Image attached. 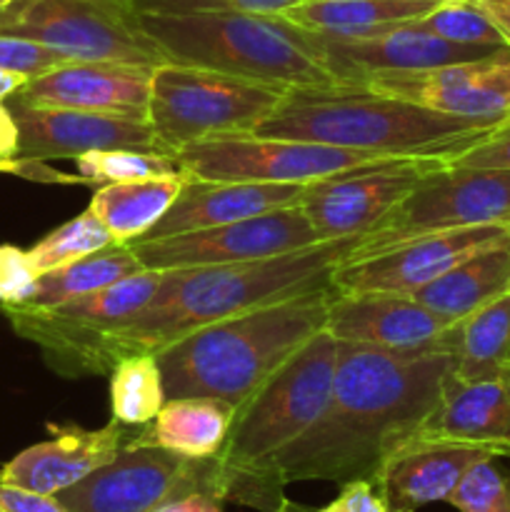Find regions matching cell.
<instances>
[{"mask_svg": "<svg viewBox=\"0 0 510 512\" xmlns=\"http://www.w3.org/2000/svg\"><path fill=\"white\" fill-rule=\"evenodd\" d=\"M453 355H405L338 340L333 390L318 423L270 465L278 488L300 480H373L438 405Z\"/></svg>", "mask_w": 510, "mask_h": 512, "instance_id": "6da1fadb", "label": "cell"}, {"mask_svg": "<svg viewBox=\"0 0 510 512\" xmlns=\"http://www.w3.org/2000/svg\"><path fill=\"white\" fill-rule=\"evenodd\" d=\"M358 243L360 238H343L263 260L163 270L153 300L103 340L100 375H110L128 355L160 353L205 325L333 288V273Z\"/></svg>", "mask_w": 510, "mask_h": 512, "instance_id": "7a4b0ae2", "label": "cell"}, {"mask_svg": "<svg viewBox=\"0 0 510 512\" xmlns=\"http://www.w3.org/2000/svg\"><path fill=\"white\" fill-rule=\"evenodd\" d=\"M498 123L463 120L410 100L373 90L365 83L290 88L255 135L335 145L383 158L450 163Z\"/></svg>", "mask_w": 510, "mask_h": 512, "instance_id": "3957f363", "label": "cell"}, {"mask_svg": "<svg viewBox=\"0 0 510 512\" xmlns=\"http://www.w3.org/2000/svg\"><path fill=\"white\" fill-rule=\"evenodd\" d=\"M333 288L205 325L158 355L165 400L220 398L235 410L325 328Z\"/></svg>", "mask_w": 510, "mask_h": 512, "instance_id": "277c9868", "label": "cell"}, {"mask_svg": "<svg viewBox=\"0 0 510 512\" xmlns=\"http://www.w3.org/2000/svg\"><path fill=\"white\" fill-rule=\"evenodd\" d=\"M338 340L320 330L285 360L238 410L218 458L220 500L273 512L285 498L270 465L325 413Z\"/></svg>", "mask_w": 510, "mask_h": 512, "instance_id": "5b68a950", "label": "cell"}, {"mask_svg": "<svg viewBox=\"0 0 510 512\" xmlns=\"http://www.w3.org/2000/svg\"><path fill=\"white\" fill-rule=\"evenodd\" d=\"M168 63L218 70L275 88H323L340 80L320 63L313 35L283 15L135 13Z\"/></svg>", "mask_w": 510, "mask_h": 512, "instance_id": "8992f818", "label": "cell"}, {"mask_svg": "<svg viewBox=\"0 0 510 512\" xmlns=\"http://www.w3.org/2000/svg\"><path fill=\"white\" fill-rule=\"evenodd\" d=\"M285 88L193 65L160 63L150 73L148 123L175 155L215 135L253 133L273 115Z\"/></svg>", "mask_w": 510, "mask_h": 512, "instance_id": "52a82bcc", "label": "cell"}, {"mask_svg": "<svg viewBox=\"0 0 510 512\" xmlns=\"http://www.w3.org/2000/svg\"><path fill=\"white\" fill-rule=\"evenodd\" d=\"M163 270H140L103 290L35 308V305H0L20 338L43 350V358L68 378L100 375V345L115 328L128 323L153 300Z\"/></svg>", "mask_w": 510, "mask_h": 512, "instance_id": "ba28073f", "label": "cell"}, {"mask_svg": "<svg viewBox=\"0 0 510 512\" xmlns=\"http://www.w3.org/2000/svg\"><path fill=\"white\" fill-rule=\"evenodd\" d=\"M510 223V170L443 168L425 175L388 218L360 238L345 263L388 253L415 238Z\"/></svg>", "mask_w": 510, "mask_h": 512, "instance_id": "9c48e42d", "label": "cell"}, {"mask_svg": "<svg viewBox=\"0 0 510 512\" xmlns=\"http://www.w3.org/2000/svg\"><path fill=\"white\" fill-rule=\"evenodd\" d=\"M190 175L200 180H243V183L313 185L353 170L388 168L400 158L308 143V140L268 138L255 133L215 135L198 140L173 155ZM423 160V158H420Z\"/></svg>", "mask_w": 510, "mask_h": 512, "instance_id": "30bf717a", "label": "cell"}, {"mask_svg": "<svg viewBox=\"0 0 510 512\" xmlns=\"http://www.w3.org/2000/svg\"><path fill=\"white\" fill-rule=\"evenodd\" d=\"M0 33L33 40L78 63L155 68L168 63L130 8L90 0H18L0 13Z\"/></svg>", "mask_w": 510, "mask_h": 512, "instance_id": "8fae6325", "label": "cell"}, {"mask_svg": "<svg viewBox=\"0 0 510 512\" xmlns=\"http://www.w3.org/2000/svg\"><path fill=\"white\" fill-rule=\"evenodd\" d=\"M195 493L220 500L218 458L125 443L110 463L55 498L68 512H155Z\"/></svg>", "mask_w": 510, "mask_h": 512, "instance_id": "7c38bea8", "label": "cell"}, {"mask_svg": "<svg viewBox=\"0 0 510 512\" xmlns=\"http://www.w3.org/2000/svg\"><path fill=\"white\" fill-rule=\"evenodd\" d=\"M318 243V235H315L303 205L298 203L290 208L273 210V213L238 220V223L218 225V228L193 230V233L168 235V238L135 240L130 243V248L138 255L145 270H180L263 260Z\"/></svg>", "mask_w": 510, "mask_h": 512, "instance_id": "4fadbf2b", "label": "cell"}, {"mask_svg": "<svg viewBox=\"0 0 510 512\" xmlns=\"http://www.w3.org/2000/svg\"><path fill=\"white\" fill-rule=\"evenodd\" d=\"M448 165L445 160H405L388 168L353 170L338 178L318 180L305 190L303 205L320 243L363 238L378 228L390 210L428 173Z\"/></svg>", "mask_w": 510, "mask_h": 512, "instance_id": "5bb4252c", "label": "cell"}, {"mask_svg": "<svg viewBox=\"0 0 510 512\" xmlns=\"http://www.w3.org/2000/svg\"><path fill=\"white\" fill-rule=\"evenodd\" d=\"M313 35L318 58L340 83H368L385 73H418L453 63L488 58L503 48L458 45L440 35L408 23L385 25L370 33L340 38V35Z\"/></svg>", "mask_w": 510, "mask_h": 512, "instance_id": "9a60e30c", "label": "cell"}, {"mask_svg": "<svg viewBox=\"0 0 510 512\" xmlns=\"http://www.w3.org/2000/svg\"><path fill=\"white\" fill-rule=\"evenodd\" d=\"M505 225L448 230L415 238L388 253L350 260L333 273L335 293H395L413 295L463 260L483 250L508 245Z\"/></svg>", "mask_w": 510, "mask_h": 512, "instance_id": "2e32d148", "label": "cell"}, {"mask_svg": "<svg viewBox=\"0 0 510 512\" xmlns=\"http://www.w3.org/2000/svg\"><path fill=\"white\" fill-rule=\"evenodd\" d=\"M325 333L345 343L373 345L405 355H453L455 323L425 308L413 295L335 293Z\"/></svg>", "mask_w": 510, "mask_h": 512, "instance_id": "e0dca14e", "label": "cell"}, {"mask_svg": "<svg viewBox=\"0 0 510 512\" xmlns=\"http://www.w3.org/2000/svg\"><path fill=\"white\" fill-rule=\"evenodd\" d=\"M365 85L455 118L500 123L510 118V50L418 73L375 75Z\"/></svg>", "mask_w": 510, "mask_h": 512, "instance_id": "ac0fdd59", "label": "cell"}, {"mask_svg": "<svg viewBox=\"0 0 510 512\" xmlns=\"http://www.w3.org/2000/svg\"><path fill=\"white\" fill-rule=\"evenodd\" d=\"M8 100V108L13 110L20 128L18 158L45 163L53 158H80L93 150L115 148L170 155L148 120L73 108H35L15 98Z\"/></svg>", "mask_w": 510, "mask_h": 512, "instance_id": "d6986e66", "label": "cell"}, {"mask_svg": "<svg viewBox=\"0 0 510 512\" xmlns=\"http://www.w3.org/2000/svg\"><path fill=\"white\" fill-rule=\"evenodd\" d=\"M150 73L145 65L68 63L35 75L13 98L35 108H73L148 120Z\"/></svg>", "mask_w": 510, "mask_h": 512, "instance_id": "ffe728a7", "label": "cell"}, {"mask_svg": "<svg viewBox=\"0 0 510 512\" xmlns=\"http://www.w3.org/2000/svg\"><path fill=\"white\" fill-rule=\"evenodd\" d=\"M53 438L30 445L0 468V485L30 490L40 495H58L88 478L115 458L133 438V428L110 420L98 430L75 425H48Z\"/></svg>", "mask_w": 510, "mask_h": 512, "instance_id": "44dd1931", "label": "cell"}, {"mask_svg": "<svg viewBox=\"0 0 510 512\" xmlns=\"http://www.w3.org/2000/svg\"><path fill=\"white\" fill-rule=\"evenodd\" d=\"M488 458L498 455L480 445L408 438L385 455L375 470L373 485L390 510L415 512L430 503H448L463 475Z\"/></svg>", "mask_w": 510, "mask_h": 512, "instance_id": "7402d4cb", "label": "cell"}, {"mask_svg": "<svg viewBox=\"0 0 510 512\" xmlns=\"http://www.w3.org/2000/svg\"><path fill=\"white\" fill-rule=\"evenodd\" d=\"M413 438L480 445L498 458H510V368L475 383L450 370L438 405Z\"/></svg>", "mask_w": 510, "mask_h": 512, "instance_id": "603a6c76", "label": "cell"}, {"mask_svg": "<svg viewBox=\"0 0 510 512\" xmlns=\"http://www.w3.org/2000/svg\"><path fill=\"white\" fill-rule=\"evenodd\" d=\"M305 190H308V185L193 178L180 190L163 220L140 240L218 228V225L238 223V220L255 218V215L290 208V205H298L303 200Z\"/></svg>", "mask_w": 510, "mask_h": 512, "instance_id": "cb8c5ba5", "label": "cell"}, {"mask_svg": "<svg viewBox=\"0 0 510 512\" xmlns=\"http://www.w3.org/2000/svg\"><path fill=\"white\" fill-rule=\"evenodd\" d=\"M235 408L220 398L165 400L153 420L135 428L130 445H153L185 458H215L228 440Z\"/></svg>", "mask_w": 510, "mask_h": 512, "instance_id": "d4e9b609", "label": "cell"}, {"mask_svg": "<svg viewBox=\"0 0 510 512\" xmlns=\"http://www.w3.org/2000/svg\"><path fill=\"white\" fill-rule=\"evenodd\" d=\"M188 170L160 178L125 180L93 188L90 213L98 215L100 223L110 230L115 243H135L145 238L163 220L180 190L193 180Z\"/></svg>", "mask_w": 510, "mask_h": 512, "instance_id": "484cf974", "label": "cell"}, {"mask_svg": "<svg viewBox=\"0 0 510 512\" xmlns=\"http://www.w3.org/2000/svg\"><path fill=\"white\" fill-rule=\"evenodd\" d=\"M510 285V243L498 248L483 250L473 258L463 260L440 278L430 280L413 298L443 318L458 320L468 318L485 303L503 295Z\"/></svg>", "mask_w": 510, "mask_h": 512, "instance_id": "4316f807", "label": "cell"}, {"mask_svg": "<svg viewBox=\"0 0 510 512\" xmlns=\"http://www.w3.org/2000/svg\"><path fill=\"white\" fill-rule=\"evenodd\" d=\"M438 3L440 0H300L285 10L283 18L308 33L353 38L385 25L423 18Z\"/></svg>", "mask_w": 510, "mask_h": 512, "instance_id": "83f0119b", "label": "cell"}, {"mask_svg": "<svg viewBox=\"0 0 510 512\" xmlns=\"http://www.w3.org/2000/svg\"><path fill=\"white\" fill-rule=\"evenodd\" d=\"M455 375L493 380L510 368V290L455 323Z\"/></svg>", "mask_w": 510, "mask_h": 512, "instance_id": "f1b7e54d", "label": "cell"}, {"mask_svg": "<svg viewBox=\"0 0 510 512\" xmlns=\"http://www.w3.org/2000/svg\"><path fill=\"white\" fill-rule=\"evenodd\" d=\"M140 270L145 268L140 265L133 248L128 243H113L108 248L98 250V253L85 255V258L65 265V268L40 275L33 295L23 305L50 308V305L68 303V300L83 298V295L95 293V290L108 288V285L140 273Z\"/></svg>", "mask_w": 510, "mask_h": 512, "instance_id": "f546056e", "label": "cell"}, {"mask_svg": "<svg viewBox=\"0 0 510 512\" xmlns=\"http://www.w3.org/2000/svg\"><path fill=\"white\" fill-rule=\"evenodd\" d=\"M165 403L158 355L138 353L118 360L110 370V413L128 428H143Z\"/></svg>", "mask_w": 510, "mask_h": 512, "instance_id": "4dcf8cb0", "label": "cell"}, {"mask_svg": "<svg viewBox=\"0 0 510 512\" xmlns=\"http://www.w3.org/2000/svg\"><path fill=\"white\" fill-rule=\"evenodd\" d=\"M113 235L98 220V215L85 210L83 215L73 218L70 223L60 225L58 230L45 235L40 243H35L28 250L30 263L40 275L50 273V270L65 268V265L75 263V260L93 255L98 250L113 245Z\"/></svg>", "mask_w": 510, "mask_h": 512, "instance_id": "1f68e13d", "label": "cell"}, {"mask_svg": "<svg viewBox=\"0 0 510 512\" xmlns=\"http://www.w3.org/2000/svg\"><path fill=\"white\" fill-rule=\"evenodd\" d=\"M75 160H78V175L88 180L90 188L108 183H125V180L160 178V175H173L185 170L170 155L140 153V150L130 148L93 150V153H85Z\"/></svg>", "mask_w": 510, "mask_h": 512, "instance_id": "d6a6232c", "label": "cell"}, {"mask_svg": "<svg viewBox=\"0 0 510 512\" xmlns=\"http://www.w3.org/2000/svg\"><path fill=\"white\" fill-rule=\"evenodd\" d=\"M418 28L440 35L458 45H480V48H505V40L493 20L473 0H440L428 15L413 20Z\"/></svg>", "mask_w": 510, "mask_h": 512, "instance_id": "836d02e7", "label": "cell"}, {"mask_svg": "<svg viewBox=\"0 0 510 512\" xmlns=\"http://www.w3.org/2000/svg\"><path fill=\"white\" fill-rule=\"evenodd\" d=\"M495 460L475 463L453 490L448 505L460 512H510V473L498 468Z\"/></svg>", "mask_w": 510, "mask_h": 512, "instance_id": "e575fe53", "label": "cell"}, {"mask_svg": "<svg viewBox=\"0 0 510 512\" xmlns=\"http://www.w3.org/2000/svg\"><path fill=\"white\" fill-rule=\"evenodd\" d=\"M300 0H133V13L190 15V13H250L283 15Z\"/></svg>", "mask_w": 510, "mask_h": 512, "instance_id": "d590c367", "label": "cell"}, {"mask_svg": "<svg viewBox=\"0 0 510 512\" xmlns=\"http://www.w3.org/2000/svg\"><path fill=\"white\" fill-rule=\"evenodd\" d=\"M63 63H68V58L45 48V45L0 33V68L3 70H13V73L35 78V75L48 73V70L58 68Z\"/></svg>", "mask_w": 510, "mask_h": 512, "instance_id": "8d00e7d4", "label": "cell"}, {"mask_svg": "<svg viewBox=\"0 0 510 512\" xmlns=\"http://www.w3.org/2000/svg\"><path fill=\"white\" fill-rule=\"evenodd\" d=\"M40 273L30 263L28 250L0 245V305H23L33 295Z\"/></svg>", "mask_w": 510, "mask_h": 512, "instance_id": "74e56055", "label": "cell"}, {"mask_svg": "<svg viewBox=\"0 0 510 512\" xmlns=\"http://www.w3.org/2000/svg\"><path fill=\"white\" fill-rule=\"evenodd\" d=\"M448 165L473 170H510V118L500 120L478 143L470 145Z\"/></svg>", "mask_w": 510, "mask_h": 512, "instance_id": "f35d334b", "label": "cell"}, {"mask_svg": "<svg viewBox=\"0 0 510 512\" xmlns=\"http://www.w3.org/2000/svg\"><path fill=\"white\" fill-rule=\"evenodd\" d=\"M318 512H390V508L373 480H350L343 485L338 498Z\"/></svg>", "mask_w": 510, "mask_h": 512, "instance_id": "ab89813d", "label": "cell"}, {"mask_svg": "<svg viewBox=\"0 0 510 512\" xmlns=\"http://www.w3.org/2000/svg\"><path fill=\"white\" fill-rule=\"evenodd\" d=\"M0 512H68L55 495L30 493V490L0 485Z\"/></svg>", "mask_w": 510, "mask_h": 512, "instance_id": "60d3db41", "label": "cell"}, {"mask_svg": "<svg viewBox=\"0 0 510 512\" xmlns=\"http://www.w3.org/2000/svg\"><path fill=\"white\" fill-rule=\"evenodd\" d=\"M20 148V128L15 120L13 110L5 103H0V158L10 160L18 158Z\"/></svg>", "mask_w": 510, "mask_h": 512, "instance_id": "b9f144b4", "label": "cell"}, {"mask_svg": "<svg viewBox=\"0 0 510 512\" xmlns=\"http://www.w3.org/2000/svg\"><path fill=\"white\" fill-rule=\"evenodd\" d=\"M155 512H223V500L213 498L208 493H195L170 505H163Z\"/></svg>", "mask_w": 510, "mask_h": 512, "instance_id": "7bdbcfd3", "label": "cell"}, {"mask_svg": "<svg viewBox=\"0 0 510 512\" xmlns=\"http://www.w3.org/2000/svg\"><path fill=\"white\" fill-rule=\"evenodd\" d=\"M473 3L480 5L483 13L493 20L495 28L503 35L505 48L510 50V0H473Z\"/></svg>", "mask_w": 510, "mask_h": 512, "instance_id": "ee69618b", "label": "cell"}, {"mask_svg": "<svg viewBox=\"0 0 510 512\" xmlns=\"http://www.w3.org/2000/svg\"><path fill=\"white\" fill-rule=\"evenodd\" d=\"M28 75L23 73H13V70H3L0 68V103L8 98H13L15 93H20V90L25 88V83H28Z\"/></svg>", "mask_w": 510, "mask_h": 512, "instance_id": "f6af8a7d", "label": "cell"}, {"mask_svg": "<svg viewBox=\"0 0 510 512\" xmlns=\"http://www.w3.org/2000/svg\"><path fill=\"white\" fill-rule=\"evenodd\" d=\"M273 512H318V510H313V508H308V505H300V503H293V500L283 498V500H280L278 508H275Z\"/></svg>", "mask_w": 510, "mask_h": 512, "instance_id": "bcb514c9", "label": "cell"}, {"mask_svg": "<svg viewBox=\"0 0 510 512\" xmlns=\"http://www.w3.org/2000/svg\"><path fill=\"white\" fill-rule=\"evenodd\" d=\"M90 3H103V5H118V8L133 10V0H90Z\"/></svg>", "mask_w": 510, "mask_h": 512, "instance_id": "7dc6e473", "label": "cell"}, {"mask_svg": "<svg viewBox=\"0 0 510 512\" xmlns=\"http://www.w3.org/2000/svg\"><path fill=\"white\" fill-rule=\"evenodd\" d=\"M13 3H18V0H0V13H5Z\"/></svg>", "mask_w": 510, "mask_h": 512, "instance_id": "c3c4849f", "label": "cell"}, {"mask_svg": "<svg viewBox=\"0 0 510 512\" xmlns=\"http://www.w3.org/2000/svg\"><path fill=\"white\" fill-rule=\"evenodd\" d=\"M390 512H413V510H390Z\"/></svg>", "mask_w": 510, "mask_h": 512, "instance_id": "681fc988", "label": "cell"}, {"mask_svg": "<svg viewBox=\"0 0 510 512\" xmlns=\"http://www.w3.org/2000/svg\"><path fill=\"white\" fill-rule=\"evenodd\" d=\"M505 230H508V238H510V223H508V225H505Z\"/></svg>", "mask_w": 510, "mask_h": 512, "instance_id": "f907efd6", "label": "cell"}, {"mask_svg": "<svg viewBox=\"0 0 510 512\" xmlns=\"http://www.w3.org/2000/svg\"><path fill=\"white\" fill-rule=\"evenodd\" d=\"M508 290H510V285H508Z\"/></svg>", "mask_w": 510, "mask_h": 512, "instance_id": "816d5d0a", "label": "cell"}]
</instances>
